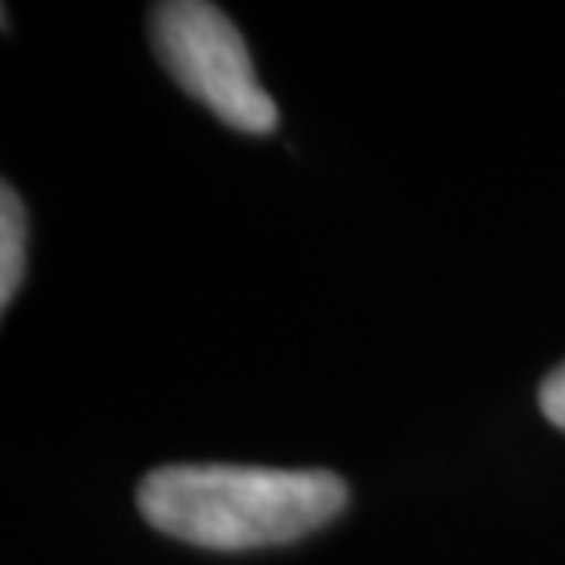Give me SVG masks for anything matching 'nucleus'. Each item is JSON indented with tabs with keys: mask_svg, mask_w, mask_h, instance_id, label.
Returning <instances> with one entry per match:
<instances>
[{
	"mask_svg": "<svg viewBox=\"0 0 565 565\" xmlns=\"http://www.w3.org/2000/svg\"><path fill=\"white\" fill-rule=\"evenodd\" d=\"M151 38L173 82L224 126L250 137H268L279 126V107L257 82L243 33L221 8L202 0L158 4L151 11Z\"/></svg>",
	"mask_w": 565,
	"mask_h": 565,
	"instance_id": "2",
	"label": "nucleus"
},
{
	"mask_svg": "<svg viewBox=\"0 0 565 565\" xmlns=\"http://www.w3.org/2000/svg\"><path fill=\"white\" fill-rule=\"evenodd\" d=\"M137 503L158 533L191 547L254 551L290 544L334 522L349 489L331 470L177 462L147 473Z\"/></svg>",
	"mask_w": 565,
	"mask_h": 565,
	"instance_id": "1",
	"label": "nucleus"
},
{
	"mask_svg": "<svg viewBox=\"0 0 565 565\" xmlns=\"http://www.w3.org/2000/svg\"><path fill=\"white\" fill-rule=\"evenodd\" d=\"M26 276V210L15 188L4 184L0 195V305H11Z\"/></svg>",
	"mask_w": 565,
	"mask_h": 565,
	"instance_id": "3",
	"label": "nucleus"
},
{
	"mask_svg": "<svg viewBox=\"0 0 565 565\" xmlns=\"http://www.w3.org/2000/svg\"><path fill=\"white\" fill-rule=\"evenodd\" d=\"M540 412L547 415L558 429H565V364L547 375V382L540 386Z\"/></svg>",
	"mask_w": 565,
	"mask_h": 565,
	"instance_id": "4",
	"label": "nucleus"
}]
</instances>
